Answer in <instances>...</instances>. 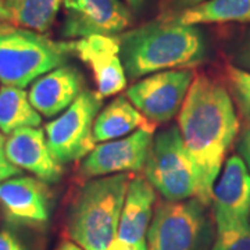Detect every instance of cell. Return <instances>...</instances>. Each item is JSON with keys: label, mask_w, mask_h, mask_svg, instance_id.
I'll use <instances>...</instances> for the list:
<instances>
[{"label": "cell", "mask_w": 250, "mask_h": 250, "mask_svg": "<svg viewBox=\"0 0 250 250\" xmlns=\"http://www.w3.org/2000/svg\"><path fill=\"white\" fill-rule=\"evenodd\" d=\"M206 0H163V16L175 14L182 10L190 9Z\"/></svg>", "instance_id": "24"}, {"label": "cell", "mask_w": 250, "mask_h": 250, "mask_svg": "<svg viewBox=\"0 0 250 250\" xmlns=\"http://www.w3.org/2000/svg\"><path fill=\"white\" fill-rule=\"evenodd\" d=\"M210 250H250V223L225 231H217Z\"/></svg>", "instance_id": "22"}, {"label": "cell", "mask_w": 250, "mask_h": 250, "mask_svg": "<svg viewBox=\"0 0 250 250\" xmlns=\"http://www.w3.org/2000/svg\"><path fill=\"white\" fill-rule=\"evenodd\" d=\"M156 202L154 188L142 177L131 179L114 242L108 250H147V231Z\"/></svg>", "instance_id": "14"}, {"label": "cell", "mask_w": 250, "mask_h": 250, "mask_svg": "<svg viewBox=\"0 0 250 250\" xmlns=\"http://www.w3.org/2000/svg\"><path fill=\"white\" fill-rule=\"evenodd\" d=\"M21 174V170L14 167L13 164L9 166H4V167H0V182L1 181H6V179L13 178V177H17Z\"/></svg>", "instance_id": "27"}, {"label": "cell", "mask_w": 250, "mask_h": 250, "mask_svg": "<svg viewBox=\"0 0 250 250\" xmlns=\"http://www.w3.org/2000/svg\"><path fill=\"white\" fill-rule=\"evenodd\" d=\"M74 54L92 71L100 98H110L126 88V72L117 35H92L74 42Z\"/></svg>", "instance_id": "12"}, {"label": "cell", "mask_w": 250, "mask_h": 250, "mask_svg": "<svg viewBox=\"0 0 250 250\" xmlns=\"http://www.w3.org/2000/svg\"><path fill=\"white\" fill-rule=\"evenodd\" d=\"M238 150H239V154L242 156V159L246 163V166L250 171V125H248L241 134Z\"/></svg>", "instance_id": "26"}, {"label": "cell", "mask_w": 250, "mask_h": 250, "mask_svg": "<svg viewBox=\"0 0 250 250\" xmlns=\"http://www.w3.org/2000/svg\"><path fill=\"white\" fill-rule=\"evenodd\" d=\"M125 1L128 3V6L131 9L134 10H139L143 6V3H145V0H125Z\"/></svg>", "instance_id": "30"}, {"label": "cell", "mask_w": 250, "mask_h": 250, "mask_svg": "<svg viewBox=\"0 0 250 250\" xmlns=\"http://www.w3.org/2000/svg\"><path fill=\"white\" fill-rule=\"evenodd\" d=\"M57 250H83L81 246H78L77 243L72 242H62V245L57 248Z\"/></svg>", "instance_id": "29"}, {"label": "cell", "mask_w": 250, "mask_h": 250, "mask_svg": "<svg viewBox=\"0 0 250 250\" xmlns=\"http://www.w3.org/2000/svg\"><path fill=\"white\" fill-rule=\"evenodd\" d=\"M42 117L31 104L28 92L16 86H0V132L13 134L20 128L39 126Z\"/></svg>", "instance_id": "19"}, {"label": "cell", "mask_w": 250, "mask_h": 250, "mask_svg": "<svg viewBox=\"0 0 250 250\" xmlns=\"http://www.w3.org/2000/svg\"><path fill=\"white\" fill-rule=\"evenodd\" d=\"M10 21L18 27L43 34L57 18L64 0H1Z\"/></svg>", "instance_id": "20"}, {"label": "cell", "mask_w": 250, "mask_h": 250, "mask_svg": "<svg viewBox=\"0 0 250 250\" xmlns=\"http://www.w3.org/2000/svg\"><path fill=\"white\" fill-rule=\"evenodd\" d=\"M153 143V132L138 129L116 141L99 143L81 166L83 177H106L145 168Z\"/></svg>", "instance_id": "10"}, {"label": "cell", "mask_w": 250, "mask_h": 250, "mask_svg": "<svg viewBox=\"0 0 250 250\" xmlns=\"http://www.w3.org/2000/svg\"><path fill=\"white\" fill-rule=\"evenodd\" d=\"M156 124L150 123L142 113L126 99L117 96L100 113L93 124V139L96 143L116 141L131 135L138 129L154 132Z\"/></svg>", "instance_id": "17"}, {"label": "cell", "mask_w": 250, "mask_h": 250, "mask_svg": "<svg viewBox=\"0 0 250 250\" xmlns=\"http://www.w3.org/2000/svg\"><path fill=\"white\" fill-rule=\"evenodd\" d=\"M4 145H6V138H4V135L0 132V167H4V166H9L10 164L7 157H6Z\"/></svg>", "instance_id": "28"}, {"label": "cell", "mask_w": 250, "mask_h": 250, "mask_svg": "<svg viewBox=\"0 0 250 250\" xmlns=\"http://www.w3.org/2000/svg\"><path fill=\"white\" fill-rule=\"evenodd\" d=\"M102 104L98 92L83 90L70 107L45 125L49 149L60 164L81 160L95 149L93 124Z\"/></svg>", "instance_id": "7"}, {"label": "cell", "mask_w": 250, "mask_h": 250, "mask_svg": "<svg viewBox=\"0 0 250 250\" xmlns=\"http://www.w3.org/2000/svg\"><path fill=\"white\" fill-rule=\"evenodd\" d=\"M131 175L99 177L81 189L68 215L70 238L83 250H108L114 242Z\"/></svg>", "instance_id": "3"}, {"label": "cell", "mask_w": 250, "mask_h": 250, "mask_svg": "<svg viewBox=\"0 0 250 250\" xmlns=\"http://www.w3.org/2000/svg\"><path fill=\"white\" fill-rule=\"evenodd\" d=\"M178 128L196 167V199L210 206L225 154L239 132V121L228 89L210 77H195L178 113Z\"/></svg>", "instance_id": "1"}, {"label": "cell", "mask_w": 250, "mask_h": 250, "mask_svg": "<svg viewBox=\"0 0 250 250\" xmlns=\"http://www.w3.org/2000/svg\"><path fill=\"white\" fill-rule=\"evenodd\" d=\"M233 60H235L236 67L241 65L239 68L250 71V29L246 32V35L242 38L239 45L236 46Z\"/></svg>", "instance_id": "23"}, {"label": "cell", "mask_w": 250, "mask_h": 250, "mask_svg": "<svg viewBox=\"0 0 250 250\" xmlns=\"http://www.w3.org/2000/svg\"><path fill=\"white\" fill-rule=\"evenodd\" d=\"M4 152L10 164L20 170L29 171L43 182L53 184L62 178V164L50 152L45 131L38 126L20 128L10 134Z\"/></svg>", "instance_id": "15"}, {"label": "cell", "mask_w": 250, "mask_h": 250, "mask_svg": "<svg viewBox=\"0 0 250 250\" xmlns=\"http://www.w3.org/2000/svg\"><path fill=\"white\" fill-rule=\"evenodd\" d=\"M0 207L16 225L42 227L49 221L50 195L43 181L17 175L0 182Z\"/></svg>", "instance_id": "13"}, {"label": "cell", "mask_w": 250, "mask_h": 250, "mask_svg": "<svg viewBox=\"0 0 250 250\" xmlns=\"http://www.w3.org/2000/svg\"><path fill=\"white\" fill-rule=\"evenodd\" d=\"M118 38L121 60L131 80L195 67L207 53L205 38L196 25H184L163 16Z\"/></svg>", "instance_id": "2"}, {"label": "cell", "mask_w": 250, "mask_h": 250, "mask_svg": "<svg viewBox=\"0 0 250 250\" xmlns=\"http://www.w3.org/2000/svg\"><path fill=\"white\" fill-rule=\"evenodd\" d=\"M225 74L231 93L241 108L242 116H245L250 125V71L236 65H228Z\"/></svg>", "instance_id": "21"}, {"label": "cell", "mask_w": 250, "mask_h": 250, "mask_svg": "<svg viewBox=\"0 0 250 250\" xmlns=\"http://www.w3.org/2000/svg\"><path fill=\"white\" fill-rule=\"evenodd\" d=\"M195 80L190 68L146 75L131 85L125 96L153 124H164L179 113Z\"/></svg>", "instance_id": "8"}, {"label": "cell", "mask_w": 250, "mask_h": 250, "mask_svg": "<svg viewBox=\"0 0 250 250\" xmlns=\"http://www.w3.org/2000/svg\"><path fill=\"white\" fill-rule=\"evenodd\" d=\"M83 80L75 67L62 65L42 75L28 92L31 104L41 116H57L74 103L83 92Z\"/></svg>", "instance_id": "16"}, {"label": "cell", "mask_w": 250, "mask_h": 250, "mask_svg": "<svg viewBox=\"0 0 250 250\" xmlns=\"http://www.w3.org/2000/svg\"><path fill=\"white\" fill-rule=\"evenodd\" d=\"M62 34L67 39L117 35L131 24V11L121 0H64Z\"/></svg>", "instance_id": "9"}, {"label": "cell", "mask_w": 250, "mask_h": 250, "mask_svg": "<svg viewBox=\"0 0 250 250\" xmlns=\"http://www.w3.org/2000/svg\"><path fill=\"white\" fill-rule=\"evenodd\" d=\"M74 54V42L53 41L28 28L0 21V83L24 89Z\"/></svg>", "instance_id": "4"}, {"label": "cell", "mask_w": 250, "mask_h": 250, "mask_svg": "<svg viewBox=\"0 0 250 250\" xmlns=\"http://www.w3.org/2000/svg\"><path fill=\"white\" fill-rule=\"evenodd\" d=\"M214 238L207 206L192 197L157 206L147 231V250H210Z\"/></svg>", "instance_id": "5"}, {"label": "cell", "mask_w": 250, "mask_h": 250, "mask_svg": "<svg viewBox=\"0 0 250 250\" xmlns=\"http://www.w3.org/2000/svg\"><path fill=\"white\" fill-rule=\"evenodd\" d=\"M0 21H10L9 13H7V10L4 7L1 0H0Z\"/></svg>", "instance_id": "31"}, {"label": "cell", "mask_w": 250, "mask_h": 250, "mask_svg": "<svg viewBox=\"0 0 250 250\" xmlns=\"http://www.w3.org/2000/svg\"><path fill=\"white\" fill-rule=\"evenodd\" d=\"M213 206L217 231L249 224L250 171L241 156H231L225 163L213 189Z\"/></svg>", "instance_id": "11"}, {"label": "cell", "mask_w": 250, "mask_h": 250, "mask_svg": "<svg viewBox=\"0 0 250 250\" xmlns=\"http://www.w3.org/2000/svg\"><path fill=\"white\" fill-rule=\"evenodd\" d=\"M163 17L184 25L250 22V0H206L190 9Z\"/></svg>", "instance_id": "18"}, {"label": "cell", "mask_w": 250, "mask_h": 250, "mask_svg": "<svg viewBox=\"0 0 250 250\" xmlns=\"http://www.w3.org/2000/svg\"><path fill=\"white\" fill-rule=\"evenodd\" d=\"M0 250H27L18 238L7 229L0 231Z\"/></svg>", "instance_id": "25"}, {"label": "cell", "mask_w": 250, "mask_h": 250, "mask_svg": "<svg viewBox=\"0 0 250 250\" xmlns=\"http://www.w3.org/2000/svg\"><path fill=\"white\" fill-rule=\"evenodd\" d=\"M149 184L168 202L197 196L199 178L177 125L156 135L145 164Z\"/></svg>", "instance_id": "6"}]
</instances>
